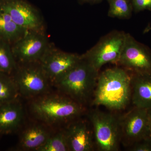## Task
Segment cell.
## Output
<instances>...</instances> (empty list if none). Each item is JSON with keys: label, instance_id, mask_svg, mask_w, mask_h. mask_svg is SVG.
Here are the masks:
<instances>
[{"label": "cell", "instance_id": "1", "mask_svg": "<svg viewBox=\"0 0 151 151\" xmlns=\"http://www.w3.org/2000/svg\"><path fill=\"white\" fill-rule=\"evenodd\" d=\"M29 109L37 122L52 128L67 125L87 112L86 107L58 92L31 99Z\"/></svg>", "mask_w": 151, "mask_h": 151}, {"label": "cell", "instance_id": "2", "mask_svg": "<svg viewBox=\"0 0 151 151\" xmlns=\"http://www.w3.org/2000/svg\"><path fill=\"white\" fill-rule=\"evenodd\" d=\"M131 97V73L121 67L111 68L99 73L91 105L120 111L126 108Z\"/></svg>", "mask_w": 151, "mask_h": 151}, {"label": "cell", "instance_id": "3", "mask_svg": "<svg viewBox=\"0 0 151 151\" xmlns=\"http://www.w3.org/2000/svg\"><path fill=\"white\" fill-rule=\"evenodd\" d=\"M99 74V70L81 56L78 64L53 86L58 92L86 108L91 105Z\"/></svg>", "mask_w": 151, "mask_h": 151}, {"label": "cell", "instance_id": "4", "mask_svg": "<svg viewBox=\"0 0 151 151\" xmlns=\"http://www.w3.org/2000/svg\"><path fill=\"white\" fill-rule=\"evenodd\" d=\"M86 113L93 131L96 148L101 151L119 150L121 143L119 117L98 109L90 110Z\"/></svg>", "mask_w": 151, "mask_h": 151}, {"label": "cell", "instance_id": "5", "mask_svg": "<svg viewBox=\"0 0 151 151\" xmlns=\"http://www.w3.org/2000/svg\"><path fill=\"white\" fill-rule=\"evenodd\" d=\"M12 76L20 96L31 100L51 92L52 85L40 62L17 64Z\"/></svg>", "mask_w": 151, "mask_h": 151}, {"label": "cell", "instance_id": "6", "mask_svg": "<svg viewBox=\"0 0 151 151\" xmlns=\"http://www.w3.org/2000/svg\"><path fill=\"white\" fill-rule=\"evenodd\" d=\"M126 34L117 30L110 32L100 38L92 48L81 55L82 58L99 71L107 63L117 64L124 47Z\"/></svg>", "mask_w": 151, "mask_h": 151}, {"label": "cell", "instance_id": "7", "mask_svg": "<svg viewBox=\"0 0 151 151\" xmlns=\"http://www.w3.org/2000/svg\"><path fill=\"white\" fill-rule=\"evenodd\" d=\"M149 119L148 110L136 107L119 117L121 143L130 148L148 139Z\"/></svg>", "mask_w": 151, "mask_h": 151}, {"label": "cell", "instance_id": "8", "mask_svg": "<svg viewBox=\"0 0 151 151\" xmlns=\"http://www.w3.org/2000/svg\"><path fill=\"white\" fill-rule=\"evenodd\" d=\"M44 31H29L11 45L17 64L39 62L50 45Z\"/></svg>", "mask_w": 151, "mask_h": 151}, {"label": "cell", "instance_id": "9", "mask_svg": "<svg viewBox=\"0 0 151 151\" xmlns=\"http://www.w3.org/2000/svg\"><path fill=\"white\" fill-rule=\"evenodd\" d=\"M81 59V55L65 52L50 45L39 62L53 86L72 70Z\"/></svg>", "mask_w": 151, "mask_h": 151}, {"label": "cell", "instance_id": "10", "mask_svg": "<svg viewBox=\"0 0 151 151\" xmlns=\"http://www.w3.org/2000/svg\"><path fill=\"white\" fill-rule=\"evenodd\" d=\"M117 64L131 73H151V50L127 33Z\"/></svg>", "mask_w": 151, "mask_h": 151}, {"label": "cell", "instance_id": "11", "mask_svg": "<svg viewBox=\"0 0 151 151\" xmlns=\"http://www.w3.org/2000/svg\"><path fill=\"white\" fill-rule=\"evenodd\" d=\"M0 9L27 30L44 31L43 18L37 9L26 1L0 0Z\"/></svg>", "mask_w": 151, "mask_h": 151}, {"label": "cell", "instance_id": "12", "mask_svg": "<svg viewBox=\"0 0 151 151\" xmlns=\"http://www.w3.org/2000/svg\"><path fill=\"white\" fill-rule=\"evenodd\" d=\"M69 151H92L96 149L91 124L80 118L63 128Z\"/></svg>", "mask_w": 151, "mask_h": 151}, {"label": "cell", "instance_id": "13", "mask_svg": "<svg viewBox=\"0 0 151 151\" xmlns=\"http://www.w3.org/2000/svg\"><path fill=\"white\" fill-rule=\"evenodd\" d=\"M51 128L38 122L26 127L20 135L19 150L37 151L54 133Z\"/></svg>", "mask_w": 151, "mask_h": 151}, {"label": "cell", "instance_id": "14", "mask_svg": "<svg viewBox=\"0 0 151 151\" xmlns=\"http://www.w3.org/2000/svg\"><path fill=\"white\" fill-rule=\"evenodd\" d=\"M23 106L19 99L0 105V134L16 132L24 120Z\"/></svg>", "mask_w": 151, "mask_h": 151}, {"label": "cell", "instance_id": "15", "mask_svg": "<svg viewBox=\"0 0 151 151\" xmlns=\"http://www.w3.org/2000/svg\"><path fill=\"white\" fill-rule=\"evenodd\" d=\"M132 100L134 107L151 109V73H131Z\"/></svg>", "mask_w": 151, "mask_h": 151}, {"label": "cell", "instance_id": "16", "mask_svg": "<svg viewBox=\"0 0 151 151\" xmlns=\"http://www.w3.org/2000/svg\"><path fill=\"white\" fill-rule=\"evenodd\" d=\"M27 31L17 24L8 14L0 9V40L12 45Z\"/></svg>", "mask_w": 151, "mask_h": 151}, {"label": "cell", "instance_id": "17", "mask_svg": "<svg viewBox=\"0 0 151 151\" xmlns=\"http://www.w3.org/2000/svg\"><path fill=\"white\" fill-rule=\"evenodd\" d=\"M19 96L12 76L0 72V105L18 100Z\"/></svg>", "mask_w": 151, "mask_h": 151}, {"label": "cell", "instance_id": "18", "mask_svg": "<svg viewBox=\"0 0 151 151\" xmlns=\"http://www.w3.org/2000/svg\"><path fill=\"white\" fill-rule=\"evenodd\" d=\"M17 66L11 45L0 40V72L12 76Z\"/></svg>", "mask_w": 151, "mask_h": 151}, {"label": "cell", "instance_id": "19", "mask_svg": "<svg viewBox=\"0 0 151 151\" xmlns=\"http://www.w3.org/2000/svg\"><path fill=\"white\" fill-rule=\"evenodd\" d=\"M109 5L108 15L122 19H130L133 12L131 0H106Z\"/></svg>", "mask_w": 151, "mask_h": 151}, {"label": "cell", "instance_id": "20", "mask_svg": "<svg viewBox=\"0 0 151 151\" xmlns=\"http://www.w3.org/2000/svg\"><path fill=\"white\" fill-rule=\"evenodd\" d=\"M37 151H69L63 129L54 132Z\"/></svg>", "mask_w": 151, "mask_h": 151}, {"label": "cell", "instance_id": "21", "mask_svg": "<svg viewBox=\"0 0 151 151\" xmlns=\"http://www.w3.org/2000/svg\"><path fill=\"white\" fill-rule=\"evenodd\" d=\"M133 12H139L144 10L151 11V0H131Z\"/></svg>", "mask_w": 151, "mask_h": 151}, {"label": "cell", "instance_id": "22", "mask_svg": "<svg viewBox=\"0 0 151 151\" xmlns=\"http://www.w3.org/2000/svg\"><path fill=\"white\" fill-rule=\"evenodd\" d=\"M133 151H151V143L148 139L136 143L129 148Z\"/></svg>", "mask_w": 151, "mask_h": 151}, {"label": "cell", "instance_id": "23", "mask_svg": "<svg viewBox=\"0 0 151 151\" xmlns=\"http://www.w3.org/2000/svg\"><path fill=\"white\" fill-rule=\"evenodd\" d=\"M103 0H78V2L80 4H98L101 2Z\"/></svg>", "mask_w": 151, "mask_h": 151}, {"label": "cell", "instance_id": "24", "mask_svg": "<svg viewBox=\"0 0 151 151\" xmlns=\"http://www.w3.org/2000/svg\"><path fill=\"white\" fill-rule=\"evenodd\" d=\"M149 122H148V138L151 137V117L149 116Z\"/></svg>", "mask_w": 151, "mask_h": 151}, {"label": "cell", "instance_id": "25", "mask_svg": "<svg viewBox=\"0 0 151 151\" xmlns=\"http://www.w3.org/2000/svg\"><path fill=\"white\" fill-rule=\"evenodd\" d=\"M151 30V26L150 25H149L145 29L144 31V33H146L150 32V31Z\"/></svg>", "mask_w": 151, "mask_h": 151}, {"label": "cell", "instance_id": "26", "mask_svg": "<svg viewBox=\"0 0 151 151\" xmlns=\"http://www.w3.org/2000/svg\"><path fill=\"white\" fill-rule=\"evenodd\" d=\"M148 114L149 116L151 117V109H150V110H148Z\"/></svg>", "mask_w": 151, "mask_h": 151}, {"label": "cell", "instance_id": "27", "mask_svg": "<svg viewBox=\"0 0 151 151\" xmlns=\"http://www.w3.org/2000/svg\"><path fill=\"white\" fill-rule=\"evenodd\" d=\"M148 139L149 140H150V141L151 143V137H150L148 138Z\"/></svg>", "mask_w": 151, "mask_h": 151}]
</instances>
